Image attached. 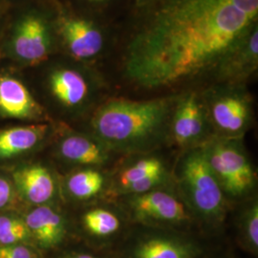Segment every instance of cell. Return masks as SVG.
Masks as SVG:
<instances>
[{
	"instance_id": "cell-2",
	"label": "cell",
	"mask_w": 258,
	"mask_h": 258,
	"mask_svg": "<svg viewBox=\"0 0 258 258\" xmlns=\"http://www.w3.org/2000/svg\"><path fill=\"white\" fill-rule=\"evenodd\" d=\"M177 99L110 100L93 116L91 125L95 138L111 152L151 151L170 136V120Z\"/></svg>"
},
{
	"instance_id": "cell-8",
	"label": "cell",
	"mask_w": 258,
	"mask_h": 258,
	"mask_svg": "<svg viewBox=\"0 0 258 258\" xmlns=\"http://www.w3.org/2000/svg\"><path fill=\"white\" fill-rule=\"evenodd\" d=\"M258 67L257 24L241 37L213 68L216 79L227 85L246 81Z\"/></svg>"
},
{
	"instance_id": "cell-22",
	"label": "cell",
	"mask_w": 258,
	"mask_h": 258,
	"mask_svg": "<svg viewBox=\"0 0 258 258\" xmlns=\"http://www.w3.org/2000/svg\"><path fill=\"white\" fill-rule=\"evenodd\" d=\"M241 231L248 246L253 251L258 248V206L252 202L244 211L241 218Z\"/></svg>"
},
{
	"instance_id": "cell-19",
	"label": "cell",
	"mask_w": 258,
	"mask_h": 258,
	"mask_svg": "<svg viewBox=\"0 0 258 258\" xmlns=\"http://www.w3.org/2000/svg\"><path fill=\"white\" fill-rule=\"evenodd\" d=\"M104 176L102 172L88 168L73 173L68 178L66 186L76 199L86 200L98 195L104 186Z\"/></svg>"
},
{
	"instance_id": "cell-25",
	"label": "cell",
	"mask_w": 258,
	"mask_h": 258,
	"mask_svg": "<svg viewBox=\"0 0 258 258\" xmlns=\"http://www.w3.org/2000/svg\"><path fill=\"white\" fill-rule=\"evenodd\" d=\"M66 258H95L92 255L89 254H77V255H73V256H69Z\"/></svg>"
},
{
	"instance_id": "cell-15",
	"label": "cell",
	"mask_w": 258,
	"mask_h": 258,
	"mask_svg": "<svg viewBox=\"0 0 258 258\" xmlns=\"http://www.w3.org/2000/svg\"><path fill=\"white\" fill-rule=\"evenodd\" d=\"M58 152L64 160L82 166H100L107 163L111 151L98 139L80 134L61 140Z\"/></svg>"
},
{
	"instance_id": "cell-21",
	"label": "cell",
	"mask_w": 258,
	"mask_h": 258,
	"mask_svg": "<svg viewBox=\"0 0 258 258\" xmlns=\"http://www.w3.org/2000/svg\"><path fill=\"white\" fill-rule=\"evenodd\" d=\"M32 238L24 219L13 215H0V245H17Z\"/></svg>"
},
{
	"instance_id": "cell-11",
	"label": "cell",
	"mask_w": 258,
	"mask_h": 258,
	"mask_svg": "<svg viewBox=\"0 0 258 258\" xmlns=\"http://www.w3.org/2000/svg\"><path fill=\"white\" fill-rule=\"evenodd\" d=\"M0 113L6 117L21 120H38L43 109L27 87L19 80L0 77Z\"/></svg>"
},
{
	"instance_id": "cell-3",
	"label": "cell",
	"mask_w": 258,
	"mask_h": 258,
	"mask_svg": "<svg viewBox=\"0 0 258 258\" xmlns=\"http://www.w3.org/2000/svg\"><path fill=\"white\" fill-rule=\"evenodd\" d=\"M177 179L186 206L206 221L218 223L226 214V195L200 147L181 158Z\"/></svg>"
},
{
	"instance_id": "cell-24",
	"label": "cell",
	"mask_w": 258,
	"mask_h": 258,
	"mask_svg": "<svg viewBox=\"0 0 258 258\" xmlns=\"http://www.w3.org/2000/svg\"><path fill=\"white\" fill-rule=\"evenodd\" d=\"M14 197V189L11 182L0 177V210L4 209L12 202Z\"/></svg>"
},
{
	"instance_id": "cell-9",
	"label": "cell",
	"mask_w": 258,
	"mask_h": 258,
	"mask_svg": "<svg viewBox=\"0 0 258 258\" xmlns=\"http://www.w3.org/2000/svg\"><path fill=\"white\" fill-rule=\"evenodd\" d=\"M51 34L46 21L37 15H29L17 25L11 41L14 55L24 63H41L51 53Z\"/></svg>"
},
{
	"instance_id": "cell-7",
	"label": "cell",
	"mask_w": 258,
	"mask_h": 258,
	"mask_svg": "<svg viewBox=\"0 0 258 258\" xmlns=\"http://www.w3.org/2000/svg\"><path fill=\"white\" fill-rule=\"evenodd\" d=\"M130 215L139 222L154 224H183L189 220L186 205L175 194L162 188L129 196Z\"/></svg>"
},
{
	"instance_id": "cell-10",
	"label": "cell",
	"mask_w": 258,
	"mask_h": 258,
	"mask_svg": "<svg viewBox=\"0 0 258 258\" xmlns=\"http://www.w3.org/2000/svg\"><path fill=\"white\" fill-rule=\"evenodd\" d=\"M57 30L66 49L76 59L94 58L104 46L102 30L90 20L64 16L58 19Z\"/></svg>"
},
{
	"instance_id": "cell-14",
	"label": "cell",
	"mask_w": 258,
	"mask_h": 258,
	"mask_svg": "<svg viewBox=\"0 0 258 258\" xmlns=\"http://www.w3.org/2000/svg\"><path fill=\"white\" fill-rule=\"evenodd\" d=\"M49 87L55 100L68 108H75L87 101L90 87L85 77L71 68H58L49 77Z\"/></svg>"
},
{
	"instance_id": "cell-17",
	"label": "cell",
	"mask_w": 258,
	"mask_h": 258,
	"mask_svg": "<svg viewBox=\"0 0 258 258\" xmlns=\"http://www.w3.org/2000/svg\"><path fill=\"white\" fill-rule=\"evenodd\" d=\"M198 249L194 244L170 237L144 240L135 249V258H195Z\"/></svg>"
},
{
	"instance_id": "cell-16",
	"label": "cell",
	"mask_w": 258,
	"mask_h": 258,
	"mask_svg": "<svg viewBox=\"0 0 258 258\" xmlns=\"http://www.w3.org/2000/svg\"><path fill=\"white\" fill-rule=\"evenodd\" d=\"M48 130L44 123L0 130V158L18 156L33 149L45 138Z\"/></svg>"
},
{
	"instance_id": "cell-26",
	"label": "cell",
	"mask_w": 258,
	"mask_h": 258,
	"mask_svg": "<svg viewBox=\"0 0 258 258\" xmlns=\"http://www.w3.org/2000/svg\"><path fill=\"white\" fill-rule=\"evenodd\" d=\"M89 1H93V2H101L102 0H89Z\"/></svg>"
},
{
	"instance_id": "cell-1",
	"label": "cell",
	"mask_w": 258,
	"mask_h": 258,
	"mask_svg": "<svg viewBox=\"0 0 258 258\" xmlns=\"http://www.w3.org/2000/svg\"><path fill=\"white\" fill-rule=\"evenodd\" d=\"M257 18L258 0H156L126 47L125 75L160 88L213 70Z\"/></svg>"
},
{
	"instance_id": "cell-12",
	"label": "cell",
	"mask_w": 258,
	"mask_h": 258,
	"mask_svg": "<svg viewBox=\"0 0 258 258\" xmlns=\"http://www.w3.org/2000/svg\"><path fill=\"white\" fill-rule=\"evenodd\" d=\"M13 178L19 192L29 203L46 205L55 196V179L45 166L32 165L20 167L14 172Z\"/></svg>"
},
{
	"instance_id": "cell-13",
	"label": "cell",
	"mask_w": 258,
	"mask_h": 258,
	"mask_svg": "<svg viewBox=\"0 0 258 258\" xmlns=\"http://www.w3.org/2000/svg\"><path fill=\"white\" fill-rule=\"evenodd\" d=\"M31 237L45 249L58 245L66 233L63 216L47 205L37 206L24 219Z\"/></svg>"
},
{
	"instance_id": "cell-20",
	"label": "cell",
	"mask_w": 258,
	"mask_h": 258,
	"mask_svg": "<svg viewBox=\"0 0 258 258\" xmlns=\"http://www.w3.org/2000/svg\"><path fill=\"white\" fill-rule=\"evenodd\" d=\"M83 225L93 235L106 237L116 233L120 227L118 215L106 209H94L83 215Z\"/></svg>"
},
{
	"instance_id": "cell-4",
	"label": "cell",
	"mask_w": 258,
	"mask_h": 258,
	"mask_svg": "<svg viewBox=\"0 0 258 258\" xmlns=\"http://www.w3.org/2000/svg\"><path fill=\"white\" fill-rule=\"evenodd\" d=\"M226 196L245 197L254 188L256 174L241 137L213 136L200 146Z\"/></svg>"
},
{
	"instance_id": "cell-5",
	"label": "cell",
	"mask_w": 258,
	"mask_h": 258,
	"mask_svg": "<svg viewBox=\"0 0 258 258\" xmlns=\"http://www.w3.org/2000/svg\"><path fill=\"white\" fill-rule=\"evenodd\" d=\"M210 123L218 136L241 137L249 127L252 106L249 95L239 87L228 85L216 89L203 99Z\"/></svg>"
},
{
	"instance_id": "cell-23",
	"label": "cell",
	"mask_w": 258,
	"mask_h": 258,
	"mask_svg": "<svg viewBox=\"0 0 258 258\" xmlns=\"http://www.w3.org/2000/svg\"><path fill=\"white\" fill-rule=\"evenodd\" d=\"M0 255L7 258H37L35 251L22 244L0 245Z\"/></svg>"
},
{
	"instance_id": "cell-18",
	"label": "cell",
	"mask_w": 258,
	"mask_h": 258,
	"mask_svg": "<svg viewBox=\"0 0 258 258\" xmlns=\"http://www.w3.org/2000/svg\"><path fill=\"white\" fill-rule=\"evenodd\" d=\"M165 173H166V167L161 160L155 157L141 159L122 168L119 172L116 181L117 190L120 194H122V191L130 184L144 180L150 176Z\"/></svg>"
},
{
	"instance_id": "cell-6",
	"label": "cell",
	"mask_w": 258,
	"mask_h": 258,
	"mask_svg": "<svg viewBox=\"0 0 258 258\" xmlns=\"http://www.w3.org/2000/svg\"><path fill=\"white\" fill-rule=\"evenodd\" d=\"M210 120L203 99L195 92L188 93L176 101L172 111L169 134L182 148H198L209 137Z\"/></svg>"
}]
</instances>
